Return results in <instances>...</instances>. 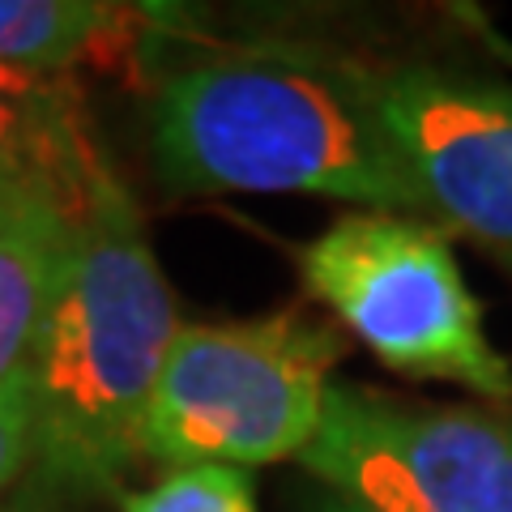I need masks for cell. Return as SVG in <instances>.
I'll return each mask as SVG.
<instances>
[{"label":"cell","mask_w":512,"mask_h":512,"mask_svg":"<svg viewBox=\"0 0 512 512\" xmlns=\"http://www.w3.org/2000/svg\"><path fill=\"white\" fill-rule=\"evenodd\" d=\"M154 171L171 192H308L427 218L431 201L384 133L372 73L299 52L205 56L163 77Z\"/></svg>","instance_id":"6da1fadb"},{"label":"cell","mask_w":512,"mask_h":512,"mask_svg":"<svg viewBox=\"0 0 512 512\" xmlns=\"http://www.w3.org/2000/svg\"><path fill=\"white\" fill-rule=\"evenodd\" d=\"M175 333V295L133 192L111 167L77 222L69 269L30 359V491L39 500L69 508L120 491L141 461V427Z\"/></svg>","instance_id":"7a4b0ae2"},{"label":"cell","mask_w":512,"mask_h":512,"mask_svg":"<svg viewBox=\"0 0 512 512\" xmlns=\"http://www.w3.org/2000/svg\"><path fill=\"white\" fill-rule=\"evenodd\" d=\"M342 333L299 308L235 325H180L158 372L141 457L269 466L303 457L325 419Z\"/></svg>","instance_id":"3957f363"},{"label":"cell","mask_w":512,"mask_h":512,"mask_svg":"<svg viewBox=\"0 0 512 512\" xmlns=\"http://www.w3.org/2000/svg\"><path fill=\"white\" fill-rule=\"evenodd\" d=\"M299 274L384 367L466 384L491 402L512 397V367L491 346L483 308L436 222L350 210L299 252Z\"/></svg>","instance_id":"277c9868"},{"label":"cell","mask_w":512,"mask_h":512,"mask_svg":"<svg viewBox=\"0 0 512 512\" xmlns=\"http://www.w3.org/2000/svg\"><path fill=\"white\" fill-rule=\"evenodd\" d=\"M299 461L376 512H512V423L487 410L333 384Z\"/></svg>","instance_id":"5b68a950"},{"label":"cell","mask_w":512,"mask_h":512,"mask_svg":"<svg viewBox=\"0 0 512 512\" xmlns=\"http://www.w3.org/2000/svg\"><path fill=\"white\" fill-rule=\"evenodd\" d=\"M372 94L431 214L512 252V90L402 64L372 73Z\"/></svg>","instance_id":"8992f818"},{"label":"cell","mask_w":512,"mask_h":512,"mask_svg":"<svg viewBox=\"0 0 512 512\" xmlns=\"http://www.w3.org/2000/svg\"><path fill=\"white\" fill-rule=\"evenodd\" d=\"M107 171L77 77L0 60V201H43L86 218Z\"/></svg>","instance_id":"52a82bcc"},{"label":"cell","mask_w":512,"mask_h":512,"mask_svg":"<svg viewBox=\"0 0 512 512\" xmlns=\"http://www.w3.org/2000/svg\"><path fill=\"white\" fill-rule=\"evenodd\" d=\"M77 222L43 201H0V384L35 359Z\"/></svg>","instance_id":"ba28073f"},{"label":"cell","mask_w":512,"mask_h":512,"mask_svg":"<svg viewBox=\"0 0 512 512\" xmlns=\"http://www.w3.org/2000/svg\"><path fill=\"white\" fill-rule=\"evenodd\" d=\"M150 18L94 0H0V60L35 73H73L86 60L133 56Z\"/></svg>","instance_id":"9c48e42d"},{"label":"cell","mask_w":512,"mask_h":512,"mask_svg":"<svg viewBox=\"0 0 512 512\" xmlns=\"http://www.w3.org/2000/svg\"><path fill=\"white\" fill-rule=\"evenodd\" d=\"M120 512H256V487L239 466H180L154 487L124 491Z\"/></svg>","instance_id":"30bf717a"},{"label":"cell","mask_w":512,"mask_h":512,"mask_svg":"<svg viewBox=\"0 0 512 512\" xmlns=\"http://www.w3.org/2000/svg\"><path fill=\"white\" fill-rule=\"evenodd\" d=\"M35 461V397L30 367L0 384V491H9Z\"/></svg>","instance_id":"8fae6325"},{"label":"cell","mask_w":512,"mask_h":512,"mask_svg":"<svg viewBox=\"0 0 512 512\" xmlns=\"http://www.w3.org/2000/svg\"><path fill=\"white\" fill-rule=\"evenodd\" d=\"M303 512H376V508H367L363 500H355V495H346L338 487H320L308 504H303Z\"/></svg>","instance_id":"7c38bea8"},{"label":"cell","mask_w":512,"mask_h":512,"mask_svg":"<svg viewBox=\"0 0 512 512\" xmlns=\"http://www.w3.org/2000/svg\"><path fill=\"white\" fill-rule=\"evenodd\" d=\"M491 47H495V52H500V56L512 64V43H504V39H495V35H491Z\"/></svg>","instance_id":"4fadbf2b"}]
</instances>
